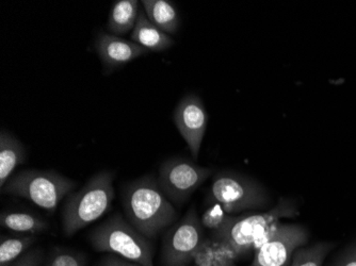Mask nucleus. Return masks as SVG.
Wrapping results in <instances>:
<instances>
[{"instance_id": "nucleus-7", "label": "nucleus", "mask_w": 356, "mask_h": 266, "mask_svg": "<svg viewBox=\"0 0 356 266\" xmlns=\"http://www.w3.org/2000/svg\"><path fill=\"white\" fill-rule=\"evenodd\" d=\"M213 173L215 169L197 165L191 160L174 157L159 166L157 181L165 197L173 205L181 206Z\"/></svg>"}, {"instance_id": "nucleus-19", "label": "nucleus", "mask_w": 356, "mask_h": 266, "mask_svg": "<svg viewBox=\"0 0 356 266\" xmlns=\"http://www.w3.org/2000/svg\"><path fill=\"white\" fill-rule=\"evenodd\" d=\"M87 257L81 251L70 248L56 247L46 258L43 266H86Z\"/></svg>"}, {"instance_id": "nucleus-12", "label": "nucleus", "mask_w": 356, "mask_h": 266, "mask_svg": "<svg viewBox=\"0 0 356 266\" xmlns=\"http://www.w3.org/2000/svg\"><path fill=\"white\" fill-rule=\"evenodd\" d=\"M131 40L149 51H165L173 47L175 41L171 35L156 27L144 13L140 11L136 27L131 33Z\"/></svg>"}, {"instance_id": "nucleus-14", "label": "nucleus", "mask_w": 356, "mask_h": 266, "mask_svg": "<svg viewBox=\"0 0 356 266\" xmlns=\"http://www.w3.org/2000/svg\"><path fill=\"white\" fill-rule=\"evenodd\" d=\"M147 19L167 35H175L179 29L181 19L177 9L168 0H143L141 1Z\"/></svg>"}, {"instance_id": "nucleus-24", "label": "nucleus", "mask_w": 356, "mask_h": 266, "mask_svg": "<svg viewBox=\"0 0 356 266\" xmlns=\"http://www.w3.org/2000/svg\"><path fill=\"white\" fill-rule=\"evenodd\" d=\"M333 266H356V243L352 244L338 256Z\"/></svg>"}, {"instance_id": "nucleus-17", "label": "nucleus", "mask_w": 356, "mask_h": 266, "mask_svg": "<svg viewBox=\"0 0 356 266\" xmlns=\"http://www.w3.org/2000/svg\"><path fill=\"white\" fill-rule=\"evenodd\" d=\"M38 241L35 235H1L0 240V266H10L24 253L31 249Z\"/></svg>"}, {"instance_id": "nucleus-23", "label": "nucleus", "mask_w": 356, "mask_h": 266, "mask_svg": "<svg viewBox=\"0 0 356 266\" xmlns=\"http://www.w3.org/2000/svg\"><path fill=\"white\" fill-rule=\"evenodd\" d=\"M215 266H236L235 257H234L233 253H232L231 251H229V249H227V248L224 247L223 245L217 243V242H215Z\"/></svg>"}, {"instance_id": "nucleus-8", "label": "nucleus", "mask_w": 356, "mask_h": 266, "mask_svg": "<svg viewBox=\"0 0 356 266\" xmlns=\"http://www.w3.org/2000/svg\"><path fill=\"white\" fill-rule=\"evenodd\" d=\"M309 240V229L304 226L279 223L256 248L250 266H289L293 253Z\"/></svg>"}, {"instance_id": "nucleus-9", "label": "nucleus", "mask_w": 356, "mask_h": 266, "mask_svg": "<svg viewBox=\"0 0 356 266\" xmlns=\"http://www.w3.org/2000/svg\"><path fill=\"white\" fill-rule=\"evenodd\" d=\"M204 240L203 225L195 207L192 206L183 219L165 232L161 253L163 265L189 264Z\"/></svg>"}, {"instance_id": "nucleus-21", "label": "nucleus", "mask_w": 356, "mask_h": 266, "mask_svg": "<svg viewBox=\"0 0 356 266\" xmlns=\"http://www.w3.org/2000/svg\"><path fill=\"white\" fill-rule=\"evenodd\" d=\"M216 246L215 242L211 239L204 240L203 243L199 246L197 251L194 253L192 262L193 266H215Z\"/></svg>"}, {"instance_id": "nucleus-3", "label": "nucleus", "mask_w": 356, "mask_h": 266, "mask_svg": "<svg viewBox=\"0 0 356 266\" xmlns=\"http://www.w3.org/2000/svg\"><path fill=\"white\" fill-rule=\"evenodd\" d=\"M115 173L102 171L90 178L83 189L70 194L62 211V227L67 237L101 219L115 199Z\"/></svg>"}, {"instance_id": "nucleus-4", "label": "nucleus", "mask_w": 356, "mask_h": 266, "mask_svg": "<svg viewBox=\"0 0 356 266\" xmlns=\"http://www.w3.org/2000/svg\"><path fill=\"white\" fill-rule=\"evenodd\" d=\"M89 241L99 253H113L142 266H155L151 240L140 233L122 214H115L94 228Z\"/></svg>"}, {"instance_id": "nucleus-22", "label": "nucleus", "mask_w": 356, "mask_h": 266, "mask_svg": "<svg viewBox=\"0 0 356 266\" xmlns=\"http://www.w3.org/2000/svg\"><path fill=\"white\" fill-rule=\"evenodd\" d=\"M43 260V248L33 247L10 266H41Z\"/></svg>"}, {"instance_id": "nucleus-2", "label": "nucleus", "mask_w": 356, "mask_h": 266, "mask_svg": "<svg viewBox=\"0 0 356 266\" xmlns=\"http://www.w3.org/2000/svg\"><path fill=\"white\" fill-rule=\"evenodd\" d=\"M299 214V208L291 198L282 197L277 205L267 211L229 216L225 225L213 233L210 239L227 248L235 259L243 258L258 247L282 219L296 217Z\"/></svg>"}, {"instance_id": "nucleus-20", "label": "nucleus", "mask_w": 356, "mask_h": 266, "mask_svg": "<svg viewBox=\"0 0 356 266\" xmlns=\"http://www.w3.org/2000/svg\"><path fill=\"white\" fill-rule=\"evenodd\" d=\"M231 215L226 213L220 206L213 205L207 208L203 215L200 217L204 228L209 230L211 233L219 231Z\"/></svg>"}, {"instance_id": "nucleus-6", "label": "nucleus", "mask_w": 356, "mask_h": 266, "mask_svg": "<svg viewBox=\"0 0 356 266\" xmlns=\"http://www.w3.org/2000/svg\"><path fill=\"white\" fill-rule=\"evenodd\" d=\"M77 182L56 171L26 169L10 178L3 193L23 197L47 212H55L64 198L72 194Z\"/></svg>"}, {"instance_id": "nucleus-5", "label": "nucleus", "mask_w": 356, "mask_h": 266, "mask_svg": "<svg viewBox=\"0 0 356 266\" xmlns=\"http://www.w3.org/2000/svg\"><path fill=\"white\" fill-rule=\"evenodd\" d=\"M270 201L269 192L259 182L232 171L215 174L207 195V203L220 206L229 215L265 209Z\"/></svg>"}, {"instance_id": "nucleus-26", "label": "nucleus", "mask_w": 356, "mask_h": 266, "mask_svg": "<svg viewBox=\"0 0 356 266\" xmlns=\"http://www.w3.org/2000/svg\"><path fill=\"white\" fill-rule=\"evenodd\" d=\"M176 266H189V264H179V265Z\"/></svg>"}, {"instance_id": "nucleus-16", "label": "nucleus", "mask_w": 356, "mask_h": 266, "mask_svg": "<svg viewBox=\"0 0 356 266\" xmlns=\"http://www.w3.org/2000/svg\"><path fill=\"white\" fill-rule=\"evenodd\" d=\"M139 1L137 0H118L112 6L108 17V31L111 35H126L133 32L139 17Z\"/></svg>"}, {"instance_id": "nucleus-1", "label": "nucleus", "mask_w": 356, "mask_h": 266, "mask_svg": "<svg viewBox=\"0 0 356 266\" xmlns=\"http://www.w3.org/2000/svg\"><path fill=\"white\" fill-rule=\"evenodd\" d=\"M124 213L131 225L147 239L155 240L173 226L177 213L153 174L141 176L122 190Z\"/></svg>"}, {"instance_id": "nucleus-18", "label": "nucleus", "mask_w": 356, "mask_h": 266, "mask_svg": "<svg viewBox=\"0 0 356 266\" xmlns=\"http://www.w3.org/2000/svg\"><path fill=\"white\" fill-rule=\"evenodd\" d=\"M336 247L332 242H319L309 247L298 248L289 266H322L325 258Z\"/></svg>"}, {"instance_id": "nucleus-13", "label": "nucleus", "mask_w": 356, "mask_h": 266, "mask_svg": "<svg viewBox=\"0 0 356 266\" xmlns=\"http://www.w3.org/2000/svg\"><path fill=\"white\" fill-rule=\"evenodd\" d=\"M26 160V148L9 131L0 132V188L3 189L12 174Z\"/></svg>"}, {"instance_id": "nucleus-25", "label": "nucleus", "mask_w": 356, "mask_h": 266, "mask_svg": "<svg viewBox=\"0 0 356 266\" xmlns=\"http://www.w3.org/2000/svg\"><path fill=\"white\" fill-rule=\"evenodd\" d=\"M97 266H142L136 262L129 261V260L124 259L120 256L109 253L106 257L102 258L101 261L97 263Z\"/></svg>"}, {"instance_id": "nucleus-10", "label": "nucleus", "mask_w": 356, "mask_h": 266, "mask_svg": "<svg viewBox=\"0 0 356 266\" xmlns=\"http://www.w3.org/2000/svg\"><path fill=\"white\" fill-rule=\"evenodd\" d=\"M174 124L187 144L194 160H197L208 125V113L199 96L187 94L176 106Z\"/></svg>"}, {"instance_id": "nucleus-11", "label": "nucleus", "mask_w": 356, "mask_h": 266, "mask_svg": "<svg viewBox=\"0 0 356 266\" xmlns=\"http://www.w3.org/2000/svg\"><path fill=\"white\" fill-rule=\"evenodd\" d=\"M94 46L104 69L109 73L149 53L131 40H126L107 32H99Z\"/></svg>"}, {"instance_id": "nucleus-15", "label": "nucleus", "mask_w": 356, "mask_h": 266, "mask_svg": "<svg viewBox=\"0 0 356 266\" xmlns=\"http://www.w3.org/2000/svg\"><path fill=\"white\" fill-rule=\"evenodd\" d=\"M0 224L1 227L23 235H40L49 228L47 222L37 214L17 210L1 212Z\"/></svg>"}]
</instances>
